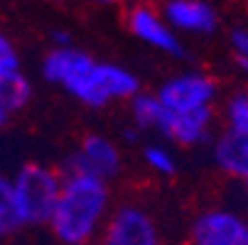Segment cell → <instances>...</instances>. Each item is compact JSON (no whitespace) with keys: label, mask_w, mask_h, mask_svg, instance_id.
Here are the masks:
<instances>
[{"label":"cell","mask_w":248,"mask_h":245,"mask_svg":"<svg viewBox=\"0 0 248 245\" xmlns=\"http://www.w3.org/2000/svg\"><path fill=\"white\" fill-rule=\"evenodd\" d=\"M42 79L64 88L86 108H106L121 101L130 103L143 91L135 72L113 61H98L79 47L49 49L42 59Z\"/></svg>","instance_id":"1"},{"label":"cell","mask_w":248,"mask_h":245,"mask_svg":"<svg viewBox=\"0 0 248 245\" xmlns=\"http://www.w3.org/2000/svg\"><path fill=\"white\" fill-rule=\"evenodd\" d=\"M113 211L111 184L89 174H64L49 228L62 245H93Z\"/></svg>","instance_id":"2"},{"label":"cell","mask_w":248,"mask_h":245,"mask_svg":"<svg viewBox=\"0 0 248 245\" xmlns=\"http://www.w3.org/2000/svg\"><path fill=\"white\" fill-rule=\"evenodd\" d=\"M62 184L64 174L42 162H27L15 172L13 189L25 226H49L62 194Z\"/></svg>","instance_id":"3"},{"label":"cell","mask_w":248,"mask_h":245,"mask_svg":"<svg viewBox=\"0 0 248 245\" xmlns=\"http://www.w3.org/2000/svg\"><path fill=\"white\" fill-rule=\"evenodd\" d=\"M162 108L172 115H189L217 106L219 84L204 72H180L160 84L155 91Z\"/></svg>","instance_id":"4"},{"label":"cell","mask_w":248,"mask_h":245,"mask_svg":"<svg viewBox=\"0 0 248 245\" xmlns=\"http://www.w3.org/2000/svg\"><path fill=\"white\" fill-rule=\"evenodd\" d=\"M96 245H162V238L145 206L118 203L113 206Z\"/></svg>","instance_id":"5"},{"label":"cell","mask_w":248,"mask_h":245,"mask_svg":"<svg viewBox=\"0 0 248 245\" xmlns=\"http://www.w3.org/2000/svg\"><path fill=\"white\" fill-rule=\"evenodd\" d=\"M123 169V152L111 137L101 132H89L79 147L66 159V174H89V177L108 182L116 179Z\"/></svg>","instance_id":"6"},{"label":"cell","mask_w":248,"mask_h":245,"mask_svg":"<svg viewBox=\"0 0 248 245\" xmlns=\"http://www.w3.org/2000/svg\"><path fill=\"white\" fill-rule=\"evenodd\" d=\"M189 245H248V216L226 206L206 208L189 228Z\"/></svg>","instance_id":"7"},{"label":"cell","mask_w":248,"mask_h":245,"mask_svg":"<svg viewBox=\"0 0 248 245\" xmlns=\"http://www.w3.org/2000/svg\"><path fill=\"white\" fill-rule=\"evenodd\" d=\"M125 25L133 37L140 40L143 44H148L167 57H174V59L187 57V47H185L182 37L167 25V20L162 17V13L157 8H153V5L130 8L125 15Z\"/></svg>","instance_id":"8"},{"label":"cell","mask_w":248,"mask_h":245,"mask_svg":"<svg viewBox=\"0 0 248 245\" xmlns=\"http://www.w3.org/2000/svg\"><path fill=\"white\" fill-rule=\"evenodd\" d=\"M162 17L177 34L211 37L219 29V13L204 0H170L160 8Z\"/></svg>","instance_id":"9"},{"label":"cell","mask_w":248,"mask_h":245,"mask_svg":"<svg viewBox=\"0 0 248 245\" xmlns=\"http://www.w3.org/2000/svg\"><path fill=\"white\" fill-rule=\"evenodd\" d=\"M214 128H217V111L214 108L189 113V115H172L165 111V118H162V125L157 132L180 147H199V145H206L217 137Z\"/></svg>","instance_id":"10"},{"label":"cell","mask_w":248,"mask_h":245,"mask_svg":"<svg viewBox=\"0 0 248 245\" xmlns=\"http://www.w3.org/2000/svg\"><path fill=\"white\" fill-rule=\"evenodd\" d=\"M211 159L217 169L224 172L226 177L246 184L248 182V135L221 130L211 140Z\"/></svg>","instance_id":"11"},{"label":"cell","mask_w":248,"mask_h":245,"mask_svg":"<svg viewBox=\"0 0 248 245\" xmlns=\"http://www.w3.org/2000/svg\"><path fill=\"white\" fill-rule=\"evenodd\" d=\"M32 81L22 72L3 76L0 79V111H5L8 115L25 111L32 101Z\"/></svg>","instance_id":"12"},{"label":"cell","mask_w":248,"mask_h":245,"mask_svg":"<svg viewBox=\"0 0 248 245\" xmlns=\"http://www.w3.org/2000/svg\"><path fill=\"white\" fill-rule=\"evenodd\" d=\"M162 118H165V108L155 93H145L140 91L133 101H130V120H133V128H138L140 132L143 130H160L162 125Z\"/></svg>","instance_id":"13"},{"label":"cell","mask_w":248,"mask_h":245,"mask_svg":"<svg viewBox=\"0 0 248 245\" xmlns=\"http://www.w3.org/2000/svg\"><path fill=\"white\" fill-rule=\"evenodd\" d=\"M20 228H25V223L20 218V208L15 201L13 179L0 174V238H10Z\"/></svg>","instance_id":"14"},{"label":"cell","mask_w":248,"mask_h":245,"mask_svg":"<svg viewBox=\"0 0 248 245\" xmlns=\"http://www.w3.org/2000/svg\"><path fill=\"white\" fill-rule=\"evenodd\" d=\"M221 118H224L226 130L248 135V88H241L226 98L221 108Z\"/></svg>","instance_id":"15"},{"label":"cell","mask_w":248,"mask_h":245,"mask_svg":"<svg viewBox=\"0 0 248 245\" xmlns=\"http://www.w3.org/2000/svg\"><path fill=\"white\" fill-rule=\"evenodd\" d=\"M143 162L157 177H174L177 174V155L165 143H145L143 145Z\"/></svg>","instance_id":"16"},{"label":"cell","mask_w":248,"mask_h":245,"mask_svg":"<svg viewBox=\"0 0 248 245\" xmlns=\"http://www.w3.org/2000/svg\"><path fill=\"white\" fill-rule=\"evenodd\" d=\"M229 49L233 54V64L238 66V72L248 76V27L236 25L229 29Z\"/></svg>","instance_id":"17"},{"label":"cell","mask_w":248,"mask_h":245,"mask_svg":"<svg viewBox=\"0 0 248 245\" xmlns=\"http://www.w3.org/2000/svg\"><path fill=\"white\" fill-rule=\"evenodd\" d=\"M20 72V54H17V47L15 42L8 37V34L0 29V79L3 76H10Z\"/></svg>","instance_id":"18"},{"label":"cell","mask_w":248,"mask_h":245,"mask_svg":"<svg viewBox=\"0 0 248 245\" xmlns=\"http://www.w3.org/2000/svg\"><path fill=\"white\" fill-rule=\"evenodd\" d=\"M49 42H52V49L74 47V37H72L66 29H52V32H49Z\"/></svg>","instance_id":"19"},{"label":"cell","mask_w":248,"mask_h":245,"mask_svg":"<svg viewBox=\"0 0 248 245\" xmlns=\"http://www.w3.org/2000/svg\"><path fill=\"white\" fill-rule=\"evenodd\" d=\"M8 120H10V115H8L5 111H0V130H3V128L8 125Z\"/></svg>","instance_id":"20"},{"label":"cell","mask_w":248,"mask_h":245,"mask_svg":"<svg viewBox=\"0 0 248 245\" xmlns=\"http://www.w3.org/2000/svg\"><path fill=\"white\" fill-rule=\"evenodd\" d=\"M243 201H246V211H248V182L243 184Z\"/></svg>","instance_id":"21"},{"label":"cell","mask_w":248,"mask_h":245,"mask_svg":"<svg viewBox=\"0 0 248 245\" xmlns=\"http://www.w3.org/2000/svg\"><path fill=\"white\" fill-rule=\"evenodd\" d=\"M93 245H96V243H93Z\"/></svg>","instance_id":"22"}]
</instances>
